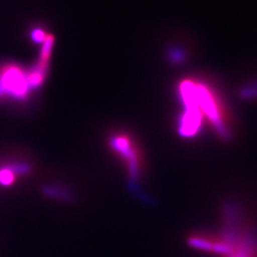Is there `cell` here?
I'll use <instances>...</instances> for the list:
<instances>
[{
  "instance_id": "cell-1",
  "label": "cell",
  "mask_w": 257,
  "mask_h": 257,
  "mask_svg": "<svg viewBox=\"0 0 257 257\" xmlns=\"http://www.w3.org/2000/svg\"><path fill=\"white\" fill-rule=\"evenodd\" d=\"M106 147L110 155L118 160L128 184L137 192L144 178L146 162L136 138L125 131H112L106 138Z\"/></svg>"
},
{
  "instance_id": "cell-2",
  "label": "cell",
  "mask_w": 257,
  "mask_h": 257,
  "mask_svg": "<svg viewBox=\"0 0 257 257\" xmlns=\"http://www.w3.org/2000/svg\"><path fill=\"white\" fill-rule=\"evenodd\" d=\"M37 157L26 150H0V193L29 183L40 175Z\"/></svg>"
},
{
  "instance_id": "cell-3",
  "label": "cell",
  "mask_w": 257,
  "mask_h": 257,
  "mask_svg": "<svg viewBox=\"0 0 257 257\" xmlns=\"http://www.w3.org/2000/svg\"><path fill=\"white\" fill-rule=\"evenodd\" d=\"M38 192L51 201L74 205L80 199V193L71 181L64 177H43L38 184Z\"/></svg>"
},
{
  "instance_id": "cell-4",
  "label": "cell",
  "mask_w": 257,
  "mask_h": 257,
  "mask_svg": "<svg viewBox=\"0 0 257 257\" xmlns=\"http://www.w3.org/2000/svg\"><path fill=\"white\" fill-rule=\"evenodd\" d=\"M31 83L29 75L16 65L0 69V97L25 99L29 94Z\"/></svg>"
}]
</instances>
